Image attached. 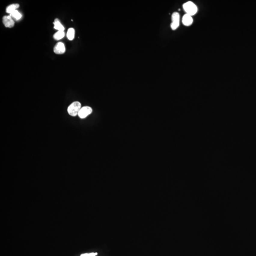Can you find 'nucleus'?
<instances>
[{"instance_id": "8", "label": "nucleus", "mask_w": 256, "mask_h": 256, "mask_svg": "<svg viewBox=\"0 0 256 256\" xmlns=\"http://www.w3.org/2000/svg\"><path fill=\"white\" fill-rule=\"evenodd\" d=\"M20 5L18 4H14L10 5L6 9V13L10 14L11 13L14 12L15 11L17 10V9L19 8Z\"/></svg>"}, {"instance_id": "6", "label": "nucleus", "mask_w": 256, "mask_h": 256, "mask_svg": "<svg viewBox=\"0 0 256 256\" xmlns=\"http://www.w3.org/2000/svg\"><path fill=\"white\" fill-rule=\"evenodd\" d=\"M66 51V47L62 42L57 43L54 47V53L56 54H63Z\"/></svg>"}, {"instance_id": "13", "label": "nucleus", "mask_w": 256, "mask_h": 256, "mask_svg": "<svg viewBox=\"0 0 256 256\" xmlns=\"http://www.w3.org/2000/svg\"><path fill=\"white\" fill-rule=\"evenodd\" d=\"M97 253H85L80 255V256H96Z\"/></svg>"}, {"instance_id": "9", "label": "nucleus", "mask_w": 256, "mask_h": 256, "mask_svg": "<svg viewBox=\"0 0 256 256\" xmlns=\"http://www.w3.org/2000/svg\"><path fill=\"white\" fill-rule=\"evenodd\" d=\"M53 24H54V29H56L58 30V31L64 32V30H65V28L62 25V24L61 23L59 19H56L55 20V21H54Z\"/></svg>"}, {"instance_id": "2", "label": "nucleus", "mask_w": 256, "mask_h": 256, "mask_svg": "<svg viewBox=\"0 0 256 256\" xmlns=\"http://www.w3.org/2000/svg\"><path fill=\"white\" fill-rule=\"evenodd\" d=\"M81 104L78 101L74 102L68 107V111L69 114L72 116H76L78 114L81 109Z\"/></svg>"}, {"instance_id": "5", "label": "nucleus", "mask_w": 256, "mask_h": 256, "mask_svg": "<svg viewBox=\"0 0 256 256\" xmlns=\"http://www.w3.org/2000/svg\"><path fill=\"white\" fill-rule=\"evenodd\" d=\"M2 23L5 27L11 28L14 26V20L10 15L5 16L2 18Z\"/></svg>"}, {"instance_id": "11", "label": "nucleus", "mask_w": 256, "mask_h": 256, "mask_svg": "<svg viewBox=\"0 0 256 256\" xmlns=\"http://www.w3.org/2000/svg\"><path fill=\"white\" fill-rule=\"evenodd\" d=\"M10 16L15 20H19L22 17V15L18 10L15 11L10 14Z\"/></svg>"}, {"instance_id": "7", "label": "nucleus", "mask_w": 256, "mask_h": 256, "mask_svg": "<svg viewBox=\"0 0 256 256\" xmlns=\"http://www.w3.org/2000/svg\"><path fill=\"white\" fill-rule=\"evenodd\" d=\"M193 23V19L192 16L188 14H185L182 18V23L184 26H189Z\"/></svg>"}, {"instance_id": "10", "label": "nucleus", "mask_w": 256, "mask_h": 256, "mask_svg": "<svg viewBox=\"0 0 256 256\" xmlns=\"http://www.w3.org/2000/svg\"><path fill=\"white\" fill-rule=\"evenodd\" d=\"M75 36V30L74 29L72 28L69 29L68 30L67 34H66V36H67L68 39L69 41H72L74 38Z\"/></svg>"}, {"instance_id": "12", "label": "nucleus", "mask_w": 256, "mask_h": 256, "mask_svg": "<svg viewBox=\"0 0 256 256\" xmlns=\"http://www.w3.org/2000/svg\"><path fill=\"white\" fill-rule=\"evenodd\" d=\"M65 36V32H61V31H58L56 32L55 34H54L53 37L54 39L56 40H60L62 39V38L64 37Z\"/></svg>"}, {"instance_id": "4", "label": "nucleus", "mask_w": 256, "mask_h": 256, "mask_svg": "<svg viewBox=\"0 0 256 256\" xmlns=\"http://www.w3.org/2000/svg\"><path fill=\"white\" fill-rule=\"evenodd\" d=\"M92 109L90 107H83L80 109L78 116L79 118H81V119H84V118L87 117L88 116L90 115V114H92Z\"/></svg>"}, {"instance_id": "1", "label": "nucleus", "mask_w": 256, "mask_h": 256, "mask_svg": "<svg viewBox=\"0 0 256 256\" xmlns=\"http://www.w3.org/2000/svg\"><path fill=\"white\" fill-rule=\"evenodd\" d=\"M184 10L187 14L193 16L197 12V5L192 2L189 1L184 4Z\"/></svg>"}, {"instance_id": "3", "label": "nucleus", "mask_w": 256, "mask_h": 256, "mask_svg": "<svg viewBox=\"0 0 256 256\" xmlns=\"http://www.w3.org/2000/svg\"><path fill=\"white\" fill-rule=\"evenodd\" d=\"M180 24V15L177 12H175L172 15V22L171 28L173 30H175L178 28Z\"/></svg>"}]
</instances>
